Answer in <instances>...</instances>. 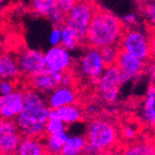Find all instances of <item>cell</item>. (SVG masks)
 <instances>
[{
    "mask_svg": "<svg viewBox=\"0 0 155 155\" xmlns=\"http://www.w3.org/2000/svg\"><path fill=\"white\" fill-rule=\"evenodd\" d=\"M15 155H49L41 138L24 137Z\"/></svg>",
    "mask_w": 155,
    "mask_h": 155,
    "instance_id": "obj_18",
    "label": "cell"
},
{
    "mask_svg": "<svg viewBox=\"0 0 155 155\" xmlns=\"http://www.w3.org/2000/svg\"><path fill=\"white\" fill-rule=\"evenodd\" d=\"M138 14L134 12H129L126 13L124 16L122 18L123 23L125 24L126 27H132V26H136L138 23Z\"/></svg>",
    "mask_w": 155,
    "mask_h": 155,
    "instance_id": "obj_31",
    "label": "cell"
},
{
    "mask_svg": "<svg viewBox=\"0 0 155 155\" xmlns=\"http://www.w3.org/2000/svg\"><path fill=\"white\" fill-rule=\"evenodd\" d=\"M66 15L67 13H65L62 9L58 7L53 12L48 16V20L50 21V23L53 26H63L66 22Z\"/></svg>",
    "mask_w": 155,
    "mask_h": 155,
    "instance_id": "obj_28",
    "label": "cell"
},
{
    "mask_svg": "<svg viewBox=\"0 0 155 155\" xmlns=\"http://www.w3.org/2000/svg\"><path fill=\"white\" fill-rule=\"evenodd\" d=\"M147 62L125 51H120L116 63L117 67L122 73L124 84L138 79L140 76L143 75L144 72H147Z\"/></svg>",
    "mask_w": 155,
    "mask_h": 155,
    "instance_id": "obj_9",
    "label": "cell"
},
{
    "mask_svg": "<svg viewBox=\"0 0 155 155\" xmlns=\"http://www.w3.org/2000/svg\"><path fill=\"white\" fill-rule=\"evenodd\" d=\"M80 45H81V42L79 41L75 31H73L70 26L64 24L62 26V44H61V46L72 51V50L77 49Z\"/></svg>",
    "mask_w": 155,
    "mask_h": 155,
    "instance_id": "obj_23",
    "label": "cell"
},
{
    "mask_svg": "<svg viewBox=\"0 0 155 155\" xmlns=\"http://www.w3.org/2000/svg\"><path fill=\"white\" fill-rule=\"evenodd\" d=\"M151 59L155 60V33L151 34Z\"/></svg>",
    "mask_w": 155,
    "mask_h": 155,
    "instance_id": "obj_34",
    "label": "cell"
},
{
    "mask_svg": "<svg viewBox=\"0 0 155 155\" xmlns=\"http://www.w3.org/2000/svg\"><path fill=\"white\" fill-rule=\"evenodd\" d=\"M66 124L59 119L58 117L50 116L49 122L47 124L46 127V134H60V132L66 131Z\"/></svg>",
    "mask_w": 155,
    "mask_h": 155,
    "instance_id": "obj_27",
    "label": "cell"
},
{
    "mask_svg": "<svg viewBox=\"0 0 155 155\" xmlns=\"http://www.w3.org/2000/svg\"><path fill=\"white\" fill-rule=\"evenodd\" d=\"M16 90V83L15 80L10 79H1L0 83V94L5 96V94H10L13 91Z\"/></svg>",
    "mask_w": 155,
    "mask_h": 155,
    "instance_id": "obj_30",
    "label": "cell"
},
{
    "mask_svg": "<svg viewBox=\"0 0 155 155\" xmlns=\"http://www.w3.org/2000/svg\"><path fill=\"white\" fill-rule=\"evenodd\" d=\"M87 147V138L83 134L70 136L63 147L62 155H77L85 153Z\"/></svg>",
    "mask_w": 155,
    "mask_h": 155,
    "instance_id": "obj_21",
    "label": "cell"
},
{
    "mask_svg": "<svg viewBox=\"0 0 155 155\" xmlns=\"http://www.w3.org/2000/svg\"><path fill=\"white\" fill-rule=\"evenodd\" d=\"M25 106L15 118L23 137L42 138L46 136V127L50 118V107L39 91L33 88L24 89Z\"/></svg>",
    "mask_w": 155,
    "mask_h": 155,
    "instance_id": "obj_1",
    "label": "cell"
},
{
    "mask_svg": "<svg viewBox=\"0 0 155 155\" xmlns=\"http://www.w3.org/2000/svg\"><path fill=\"white\" fill-rule=\"evenodd\" d=\"M88 155H101L105 151L117 149L120 142V134L114 123L105 117H94L89 122L86 130Z\"/></svg>",
    "mask_w": 155,
    "mask_h": 155,
    "instance_id": "obj_3",
    "label": "cell"
},
{
    "mask_svg": "<svg viewBox=\"0 0 155 155\" xmlns=\"http://www.w3.org/2000/svg\"><path fill=\"white\" fill-rule=\"evenodd\" d=\"M68 137H70V134L66 131L55 134H46L42 140H44L47 153L49 155H62L63 147H64Z\"/></svg>",
    "mask_w": 155,
    "mask_h": 155,
    "instance_id": "obj_19",
    "label": "cell"
},
{
    "mask_svg": "<svg viewBox=\"0 0 155 155\" xmlns=\"http://www.w3.org/2000/svg\"><path fill=\"white\" fill-rule=\"evenodd\" d=\"M151 34L147 27H126L118 46L122 51L147 62L151 60Z\"/></svg>",
    "mask_w": 155,
    "mask_h": 155,
    "instance_id": "obj_4",
    "label": "cell"
},
{
    "mask_svg": "<svg viewBox=\"0 0 155 155\" xmlns=\"http://www.w3.org/2000/svg\"><path fill=\"white\" fill-rule=\"evenodd\" d=\"M101 53L103 57L104 62L106 66H112V65H116L118 57L120 54V48L118 45H111V46H105L101 48Z\"/></svg>",
    "mask_w": 155,
    "mask_h": 155,
    "instance_id": "obj_24",
    "label": "cell"
},
{
    "mask_svg": "<svg viewBox=\"0 0 155 155\" xmlns=\"http://www.w3.org/2000/svg\"><path fill=\"white\" fill-rule=\"evenodd\" d=\"M47 103L50 110H57L65 105L77 103V91L73 86H60L47 96Z\"/></svg>",
    "mask_w": 155,
    "mask_h": 155,
    "instance_id": "obj_13",
    "label": "cell"
},
{
    "mask_svg": "<svg viewBox=\"0 0 155 155\" xmlns=\"http://www.w3.org/2000/svg\"><path fill=\"white\" fill-rule=\"evenodd\" d=\"M142 13L147 27L152 33H155V0H150L147 3L143 5Z\"/></svg>",
    "mask_w": 155,
    "mask_h": 155,
    "instance_id": "obj_25",
    "label": "cell"
},
{
    "mask_svg": "<svg viewBox=\"0 0 155 155\" xmlns=\"http://www.w3.org/2000/svg\"><path fill=\"white\" fill-rule=\"evenodd\" d=\"M106 67L101 50L88 46L76 63V71L80 77L91 83L98 81Z\"/></svg>",
    "mask_w": 155,
    "mask_h": 155,
    "instance_id": "obj_6",
    "label": "cell"
},
{
    "mask_svg": "<svg viewBox=\"0 0 155 155\" xmlns=\"http://www.w3.org/2000/svg\"><path fill=\"white\" fill-rule=\"evenodd\" d=\"M143 122L150 127H155V84H151L147 89L142 103Z\"/></svg>",
    "mask_w": 155,
    "mask_h": 155,
    "instance_id": "obj_16",
    "label": "cell"
},
{
    "mask_svg": "<svg viewBox=\"0 0 155 155\" xmlns=\"http://www.w3.org/2000/svg\"><path fill=\"white\" fill-rule=\"evenodd\" d=\"M77 155H88V154H86V153H81V154H77Z\"/></svg>",
    "mask_w": 155,
    "mask_h": 155,
    "instance_id": "obj_36",
    "label": "cell"
},
{
    "mask_svg": "<svg viewBox=\"0 0 155 155\" xmlns=\"http://www.w3.org/2000/svg\"><path fill=\"white\" fill-rule=\"evenodd\" d=\"M63 76L64 73L46 70L37 75L27 78V85L29 88L35 89L40 93L49 94L55 88L63 85Z\"/></svg>",
    "mask_w": 155,
    "mask_h": 155,
    "instance_id": "obj_11",
    "label": "cell"
},
{
    "mask_svg": "<svg viewBox=\"0 0 155 155\" xmlns=\"http://www.w3.org/2000/svg\"><path fill=\"white\" fill-rule=\"evenodd\" d=\"M138 128L134 126V124H124L120 129H119V134H120V139H123L126 143L134 142L136 141V138L138 137Z\"/></svg>",
    "mask_w": 155,
    "mask_h": 155,
    "instance_id": "obj_26",
    "label": "cell"
},
{
    "mask_svg": "<svg viewBox=\"0 0 155 155\" xmlns=\"http://www.w3.org/2000/svg\"><path fill=\"white\" fill-rule=\"evenodd\" d=\"M101 155H120V153H119V150H117V149H112V150L103 152Z\"/></svg>",
    "mask_w": 155,
    "mask_h": 155,
    "instance_id": "obj_35",
    "label": "cell"
},
{
    "mask_svg": "<svg viewBox=\"0 0 155 155\" xmlns=\"http://www.w3.org/2000/svg\"><path fill=\"white\" fill-rule=\"evenodd\" d=\"M23 136L20 131L0 134V150L2 155H15L21 144Z\"/></svg>",
    "mask_w": 155,
    "mask_h": 155,
    "instance_id": "obj_20",
    "label": "cell"
},
{
    "mask_svg": "<svg viewBox=\"0 0 155 155\" xmlns=\"http://www.w3.org/2000/svg\"><path fill=\"white\" fill-rule=\"evenodd\" d=\"M50 116L58 117L68 126V125L77 124L83 120L84 110L81 109V106L75 103L71 105H65L57 110H50Z\"/></svg>",
    "mask_w": 155,
    "mask_h": 155,
    "instance_id": "obj_14",
    "label": "cell"
},
{
    "mask_svg": "<svg viewBox=\"0 0 155 155\" xmlns=\"http://www.w3.org/2000/svg\"><path fill=\"white\" fill-rule=\"evenodd\" d=\"M49 44L51 47H57L61 46L62 44V26H53V28L51 29L49 34Z\"/></svg>",
    "mask_w": 155,
    "mask_h": 155,
    "instance_id": "obj_29",
    "label": "cell"
},
{
    "mask_svg": "<svg viewBox=\"0 0 155 155\" xmlns=\"http://www.w3.org/2000/svg\"><path fill=\"white\" fill-rule=\"evenodd\" d=\"M126 26L113 12L98 8L89 26L85 44L101 49L105 46L119 45Z\"/></svg>",
    "mask_w": 155,
    "mask_h": 155,
    "instance_id": "obj_2",
    "label": "cell"
},
{
    "mask_svg": "<svg viewBox=\"0 0 155 155\" xmlns=\"http://www.w3.org/2000/svg\"><path fill=\"white\" fill-rule=\"evenodd\" d=\"M16 59L22 76L26 77V79L48 70L45 61V53L39 50L23 49L16 55Z\"/></svg>",
    "mask_w": 155,
    "mask_h": 155,
    "instance_id": "obj_8",
    "label": "cell"
},
{
    "mask_svg": "<svg viewBox=\"0 0 155 155\" xmlns=\"http://www.w3.org/2000/svg\"><path fill=\"white\" fill-rule=\"evenodd\" d=\"M98 94L106 103L116 102L119 96L120 87L124 85L122 73L117 65L107 66L101 77L96 83Z\"/></svg>",
    "mask_w": 155,
    "mask_h": 155,
    "instance_id": "obj_7",
    "label": "cell"
},
{
    "mask_svg": "<svg viewBox=\"0 0 155 155\" xmlns=\"http://www.w3.org/2000/svg\"><path fill=\"white\" fill-rule=\"evenodd\" d=\"M59 3V7L64 11L65 13H68L72 10L75 5L77 3L78 0H57Z\"/></svg>",
    "mask_w": 155,
    "mask_h": 155,
    "instance_id": "obj_32",
    "label": "cell"
},
{
    "mask_svg": "<svg viewBox=\"0 0 155 155\" xmlns=\"http://www.w3.org/2000/svg\"><path fill=\"white\" fill-rule=\"evenodd\" d=\"M97 9L98 7L91 0H78L75 7L67 13L65 24L75 31L81 45L86 41L87 31Z\"/></svg>",
    "mask_w": 155,
    "mask_h": 155,
    "instance_id": "obj_5",
    "label": "cell"
},
{
    "mask_svg": "<svg viewBox=\"0 0 155 155\" xmlns=\"http://www.w3.org/2000/svg\"><path fill=\"white\" fill-rule=\"evenodd\" d=\"M120 155H155V143L147 140L126 143L119 150Z\"/></svg>",
    "mask_w": 155,
    "mask_h": 155,
    "instance_id": "obj_17",
    "label": "cell"
},
{
    "mask_svg": "<svg viewBox=\"0 0 155 155\" xmlns=\"http://www.w3.org/2000/svg\"><path fill=\"white\" fill-rule=\"evenodd\" d=\"M45 61L48 70L58 73L70 72L74 65L71 51L63 46L51 47L45 53Z\"/></svg>",
    "mask_w": 155,
    "mask_h": 155,
    "instance_id": "obj_10",
    "label": "cell"
},
{
    "mask_svg": "<svg viewBox=\"0 0 155 155\" xmlns=\"http://www.w3.org/2000/svg\"><path fill=\"white\" fill-rule=\"evenodd\" d=\"M21 70L18 59L10 53H2L0 58V77L1 79L18 80L21 77Z\"/></svg>",
    "mask_w": 155,
    "mask_h": 155,
    "instance_id": "obj_15",
    "label": "cell"
},
{
    "mask_svg": "<svg viewBox=\"0 0 155 155\" xmlns=\"http://www.w3.org/2000/svg\"><path fill=\"white\" fill-rule=\"evenodd\" d=\"M29 7L34 14L47 18L59 7L57 0H29Z\"/></svg>",
    "mask_w": 155,
    "mask_h": 155,
    "instance_id": "obj_22",
    "label": "cell"
},
{
    "mask_svg": "<svg viewBox=\"0 0 155 155\" xmlns=\"http://www.w3.org/2000/svg\"><path fill=\"white\" fill-rule=\"evenodd\" d=\"M147 73L150 75V78H151V81H152V84H155V60L151 59L150 61H147Z\"/></svg>",
    "mask_w": 155,
    "mask_h": 155,
    "instance_id": "obj_33",
    "label": "cell"
},
{
    "mask_svg": "<svg viewBox=\"0 0 155 155\" xmlns=\"http://www.w3.org/2000/svg\"><path fill=\"white\" fill-rule=\"evenodd\" d=\"M25 106L24 90L16 89L10 94L0 97V115L2 119H15Z\"/></svg>",
    "mask_w": 155,
    "mask_h": 155,
    "instance_id": "obj_12",
    "label": "cell"
}]
</instances>
